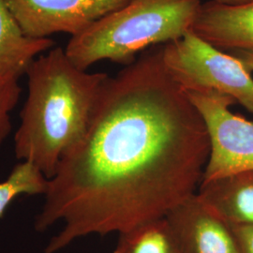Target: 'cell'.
<instances>
[{
    "mask_svg": "<svg viewBox=\"0 0 253 253\" xmlns=\"http://www.w3.org/2000/svg\"><path fill=\"white\" fill-rule=\"evenodd\" d=\"M153 46L104 81L84 134L67 152L34 226L62 230L43 253L87 235H118L165 217L197 193L207 127Z\"/></svg>",
    "mask_w": 253,
    "mask_h": 253,
    "instance_id": "cell-1",
    "label": "cell"
},
{
    "mask_svg": "<svg viewBox=\"0 0 253 253\" xmlns=\"http://www.w3.org/2000/svg\"><path fill=\"white\" fill-rule=\"evenodd\" d=\"M28 94L14 136V153L49 180L64 156L84 134L105 73L78 69L61 47L38 56L27 69Z\"/></svg>",
    "mask_w": 253,
    "mask_h": 253,
    "instance_id": "cell-2",
    "label": "cell"
},
{
    "mask_svg": "<svg viewBox=\"0 0 253 253\" xmlns=\"http://www.w3.org/2000/svg\"><path fill=\"white\" fill-rule=\"evenodd\" d=\"M201 6V0H129L72 37L65 53L83 71L101 60L127 66L137 54L192 31Z\"/></svg>",
    "mask_w": 253,
    "mask_h": 253,
    "instance_id": "cell-3",
    "label": "cell"
},
{
    "mask_svg": "<svg viewBox=\"0 0 253 253\" xmlns=\"http://www.w3.org/2000/svg\"><path fill=\"white\" fill-rule=\"evenodd\" d=\"M168 73L184 90L222 93L253 114V77L234 54L223 53L192 31L163 45Z\"/></svg>",
    "mask_w": 253,
    "mask_h": 253,
    "instance_id": "cell-4",
    "label": "cell"
},
{
    "mask_svg": "<svg viewBox=\"0 0 253 253\" xmlns=\"http://www.w3.org/2000/svg\"><path fill=\"white\" fill-rule=\"evenodd\" d=\"M186 93L203 118L209 139L210 152L201 183L253 171V122L231 111L236 101L217 91Z\"/></svg>",
    "mask_w": 253,
    "mask_h": 253,
    "instance_id": "cell-5",
    "label": "cell"
},
{
    "mask_svg": "<svg viewBox=\"0 0 253 253\" xmlns=\"http://www.w3.org/2000/svg\"><path fill=\"white\" fill-rule=\"evenodd\" d=\"M22 32L31 39L74 37L129 0H5Z\"/></svg>",
    "mask_w": 253,
    "mask_h": 253,
    "instance_id": "cell-6",
    "label": "cell"
},
{
    "mask_svg": "<svg viewBox=\"0 0 253 253\" xmlns=\"http://www.w3.org/2000/svg\"><path fill=\"white\" fill-rule=\"evenodd\" d=\"M179 253H240L231 226L197 193L166 216Z\"/></svg>",
    "mask_w": 253,
    "mask_h": 253,
    "instance_id": "cell-7",
    "label": "cell"
},
{
    "mask_svg": "<svg viewBox=\"0 0 253 253\" xmlns=\"http://www.w3.org/2000/svg\"><path fill=\"white\" fill-rule=\"evenodd\" d=\"M192 32L219 50H253V0L223 5L213 0L202 4Z\"/></svg>",
    "mask_w": 253,
    "mask_h": 253,
    "instance_id": "cell-8",
    "label": "cell"
},
{
    "mask_svg": "<svg viewBox=\"0 0 253 253\" xmlns=\"http://www.w3.org/2000/svg\"><path fill=\"white\" fill-rule=\"evenodd\" d=\"M197 195L228 225L253 224V171L201 183Z\"/></svg>",
    "mask_w": 253,
    "mask_h": 253,
    "instance_id": "cell-9",
    "label": "cell"
},
{
    "mask_svg": "<svg viewBox=\"0 0 253 253\" xmlns=\"http://www.w3.org/2000/svg\"><path fill=\"white\" fill-rule=\"evenodd\" d=\"M50 39L26 36L12 16L6 1L0 0V73L21 78L37 58L54 45Z\"/></svg>",
    "mask_w": 253,
    "mask_h": 253,
    "instance_id": "cell-10",
    "label": "cell"
},
{
    "mask_svg": "<svg viewBox=\"0 0 253 253\" xmlns=\"http://www.w3.org/2000/svg\"><path fill=\"white\" fill-rule=\"evenodd\" d=\"M114 253H179L166 217L119 235Z\"/></svg>",
    "mask_w": 253,
    "mask_h": 253,
    "instance_id": "cell-11",
    "label": "cell"
},
{
    "mask_svg": "<svg viewBox=\"0 0 253 253\" xmlns=\"http://www.w3.org/2000/svg\"><path fill=\"white\" fill-rule=\"evenodd\" d=\"M49 180L32 163L16 164L7 179L0 182V218L14 199L25 195H45Z\"/></svg>",
    "mask_w": 253,
    "mask_h": 253,
    "instance_id": "cell-12",
    "label": "cell"
},
{
    "mask_svg": "<svg viewBox=\"0 0 253 253\" xmlns=\"http://www.w3.org/2000/svg\"><path fill=\"white\" fill-rule=\"evenodd\" d=\"M19 78L0 73V146L11 131L10 112L18 103L21 87Z\"/></svg>",
    "mask_w": 253,
    "mask_h": 253,
    "instance_id": "cell-13",
    "label": "cell"
},
{
    "mask_svg": "<svg viewBox=\"0 0 253 253\" xmlns=\"http://www.w3.org/2000/svg\"><path fill=\"white\" fill-rule=\"evenodd\" d=\"M240 253H253V224L231 226Z\"/></svg>",
    "mask_w": 253,
    "mask_h": 253,
    "instance_id": "cell-14",
    "label": "cell"
},
{
    "mask_svg": "<svg viewBox=\"0 0 253 253\" xmlns=\"http://www.w3.org/2000/svg\"><path fill=\"white\" fill-rule=\"evenodd\" d=\"M231 54L237 57L246 68L253 73V50H237L231 52Z\"/></svg>",
    "mask_w": 253,
    "mask_h": 253,
    "instance_id": "cell-15",
    "label": "cell"
},
{
    "mask_svg": "<svg viewBox=\"0 0 253 253\" xmlns=\"http://www.w3.org/2000/svg\"><path fill=\"white\" fill-rule=\"evenodd\" d=\"M213 1L219 3V4H223V5H232V6H234V5L244 4V3L250 2L252 0H213Z\"/></svg>",
    "mask_w": 253,
    "mask_h": 253,
    "instance_id": "cell-16",
    "label": "cell"
}]
</instances>
